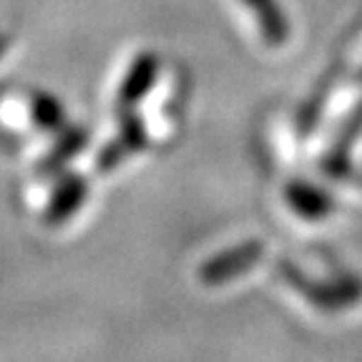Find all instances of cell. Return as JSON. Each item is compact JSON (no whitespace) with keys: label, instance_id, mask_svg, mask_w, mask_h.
<instances>
[{"label":"cell","instance_id":"3957f363","mask_svg":"<svg viewBox=\"0 0 362 362\" xmlns=\"http://www.w3.org/2000/svg\"><path fill=\"white\" fill-rule=\"evenodd\" d=\"M151 74H153V63L151 58H139V63L134 66V71H131L129 76V83H126V93H131V90H144L148 86V81H151Z\"/></svg>","mask_w":362,"mask_h":362},{"label":"cell","instance_id":"6da1fadb","mask_svg":"<svg viewBox=\"0 0 362 362\" xmlns=\"http://www.w3.org/2000/svg\"><path fill=\"white\" fill-rule=\"evenodd\" d=\"M287 199L289 206H292L297 214L307 216V219H322L332 211L334 202L325 189H317L312 184H305V181H297L287 189Z\"/></svg>","mask_w":362,"mask_h":362},{"label":"cell","instance_id":"7a4b0ae2","mask_svg":"<svg viewBox=\"0 0 362 362\" xmlns=\"http://www.w3.org/2000/svg\"><path fill=\"white\" fill-rule=\"evenodd\" d=\"M247 3L257 13V18H259V25L264 30L267 40L272 45L284 43L289 28H287V18H284V13L277 6V0H247Z\"/></svg>","mask_w":362,"mask_h":362}]
</instances>
